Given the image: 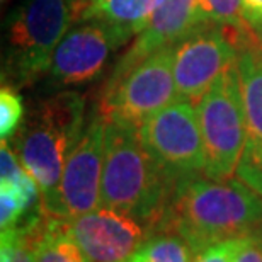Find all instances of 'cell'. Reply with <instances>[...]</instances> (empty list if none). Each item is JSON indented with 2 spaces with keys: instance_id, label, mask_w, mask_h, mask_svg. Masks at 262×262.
Returning a JSON list of instances; mask_svg holds the SVG:
<instances>
[{
  "instance_id": "obj_1",
  "label": "cell",
  "mask_w": 262,
  "mask_h": 262,
  "mask_svg": "<svg viewBox=\"0 0 262 262\" xmlns=\"http://www.w3.org/2000/svg\"><path fill=\"white\" fill-rule=\"evenodd\" d=\"M262 228V196L242 181L204 176L176 184L160 230L177 233L198 255L209 245ZM159 230V232H160Z\"/></svg>"
},
{
  "instance_id": "obj_2",
  "label": "cell",
  "mask_w": 262,
  "mask_h": 262,
  "mask_svg": "<svg viewBox=\"0 0 262 262\" xmlns=\"http://www.w3.org/2000/svg\"><path fill=\"white\" fill-rule=\"evenodd\" d=\"M176 184L141 143L138 126L106 121L101 206L140 220L157 233Z\"/></svg>"
},
{
  "instance_id": "obj_3",
  "label": "cell",
  "mask_w": 262,
  "mask_h": 262,
  "mask_svg": "<svg viewBox=\"0 0 262 262\" xmlns=\"http://www.w3.org/2000/svg\"><path fill=\"white\" fill-rule=\"evenodd\" d=\"M85 97L61 91L36 104L15 138V151L41 192V211L61 218L60 182L89 119Z\"/></svg>"
},
{
  "instance_id": "obj_4",
  "label": "cell",
  "mask_w": 262,
  "mask_h": 262,
  "mask_svg": "<svg viewBox=\"0 0 262 262\" xmlns=\"http://www.w3.org/2000/svg\"><path fill=\"white\" fill-rule=\"evenodd\" d=\"M72 20L70 0H23L5 23L4 80L20 87L48 72Z\"/></svg>"
},
{
  "instance_id": "obj_5",
  "label": "cell",
  "mask_w": 262,
  "mask_h": 262,
  "mask_svg": "<svg viewBox=\"0 0 262 262\" xmlns=\"http://www.w3.org/2000/svg\"><path fill=\"white\" fill-rule=\"evenodd\" d=\"M196 111L206 154L204 177L213 181L233 179L247 141L237 63L213 82L199 99Z\"/></svg>"
},
{
  "instance_id": "obj_6",
  "label": "cell",
  "mask_w": 262,
  "mask_h": 262,
  "mask_svg": "<svg viewBox=\"0 0 262 262\" xmlns=\"http://www.w3.org/2000/svg\"><path fill=\"white\" fill-rule=\"evenodd\" d=\"M177 99L174 78V45L131 68L116 80H107L97 111L106 121L140 126L146 118Z\"/></svg>"
},
{
  "instance_id": "obj_7",
  "label": "cell",
  "mask_w": 262,
  "mask_h": 262,
  "mask_svg": "<svg viewBox=\"0 0 262 262\" xmlns=\"http://www.w3.org/2000/svg\"><path fill=\"white\" fill-rule=\"evenodd\" d=\"M141 143L167 176L177 184L204 176L206 154L194 104L174 99L138 126Z\"/></svg>"
},
{
  "instance_id": "obj_8",
  "label": "cell",
  "mask_w": 262,
  "mask_h": 262,
  "mask_svg": "<svg viewBox=\"0 0 262 262\" xmlns=\"http://www.w3.org/2000/svg\"><path fill=\"white\" fill-rule=\"evenodd\" d=\"M250 29V28H247ZM247 29L201 23L174 45V78L177 97L198 106L213 82L237 63V39Z\"/></svg>"
},
{
  "instance_id": "obj_9",
  "label": "cell",
  "mask_w": 262,
  "mask_h": 262,
  "mask_svg": "<svg viewBox=\"0 0 262 262\" xmlns=\"http://www.w3.org/2000/svg\"><path fill=\"white\" fill-rule=\"evenodd\" d=\"M133 36L104 20H78L61 39L48 68L53 89L78 87L101 75L111 55Z\"/></svg>"
},
{
  "instance_id": "obj_10",
  "label": "cell",
  "mask_w": 262,
  "mask_h": 262,
  "mask_svg": "<svg viewBox=\"0 0 262 262\" xmlns=\"http://www.w3.org/2000/svg\"><path fill=\"white\" fill-rule=\"evenodd\" d=\"M65 227L89 262H128L155 233L140 220L102 206L65 220Z\"/></svg>"
},
{
  "instance_id": "obj_11",
  "label": "cell",
  "mask_w": 262,
  "mask_h": 262,
  "mask_svg": "<svg viewBox=\"0 0 262 262\" xmlns=\"http://www.w3.org/2000/svg\"><path fill=\"white\" fill-rule=\"evenodd\" d=\"M106 119L96 111L70 151L60 182L61 218L70 220L101 206Z\"/></svg>"
},
{
  "instance_id": "obj_12",
  "label": "cell",
  "mask_w": 262,
  "mask_h": 262,
  "mask_svg": "<svg viewBox=\"0 0 262 262\" xmlns=\"http://www.w3.org/2000/svg\"><path fill=\"white\" fill-rule=\"evenodd\" d=\"M198 24H201V20L196 0H165L148 24L138 33L129 50L116 61L107 80H116L141 63L146 56L176 45Z\"/></svg>"
},
{
  "instance_id": "obj_13",
  "label": "cell",
  "mask_w": 262,
  "mask_h": 262,
  "mask_svg": "<svg viewBox=\"0 0 262 262\" xmlns=\"http://www.w3.org/2000/svg\"><path fill=\"white\" fill-rule=\"evenodd\" d=\"M237 65L247 126L244 150L262 154V48L252 29L238 39Z\"/></svg>"
},
{
  "instance_id": "obj_14",
  "label": "cell",
  "mask_w": 262,
  "mask_h": 262,
  "mask_svg": "<svg viewBox=\"0 0 262 262\" xmlns=\"http://www.w3.org/2000/svg\"><path fill=\"white\" fill-rule=\"evenodd\" d=\"M164 2L165 0H96L78 15L77 20H104L135 36L148 24Z\"/></svg>"
},
{
  "instance_id": "obj_15",
  "label": "cell",
  "mask_w": 262,
  "mask_h": 262,
  "mask_svg": "<svg viewBox=\"0 0 262 262\" xmlns=\"http://www.w3.org/2000/svg\"><path fill=\"white\" fill-rule=\"evenodd\" d=\"M34 262H89L68 235L65 220L41 211L34 218Z\"/></svg>"
},
{
  "instance_id": "obj_16",
  "label": "cell",
  "mask_w": 262,
  "mask_h": 262,
  "mask_svg": "<svg viewBox=\"0 0 262 262\" xmlns=\"http://www.w3.org/2000/svg\"><path fill=\"white\" fill-rule=\"evenodd\" d=\"M196 254L184 238L169 230L150 235L128 262H194Z\"/></svg>"
},
{
  "instance_id": "obj_17",
  "label": "cell",
  "mask_w": 262,
  "mask_h": 262,
  "mask_svg": "<svg viewBox=\"0 0 262 262\" xmlns=\"http://www.w3.org/2000/svg\"><path fill=\"white\" fill-rule=\"evenodd\" d=\"M34 218L2 230L0 262H34Z\"/></svg>"
},
{
  "instance_id": "obj_18",
  "label": "cell",
  "mask_w": 262,
  "mask_h": 262,
  "mask_svg": "<svg viewBox=\"0 0 262 262\" xmlns=\"http://www.w3.org/2000/svg\"><path fill=\"white\" fill-rule=\"evenodd\" d=\"M201 23H213L233 29H247L242 0H196Z\"/></svg>"
},
{
  "instance_id": "obj_19",
  "label": "cell",
  "mask_w": 262,
  "mask_h": 262,
  "mask_svg": "<svg viewBox=\"0 0 262 262\" xmlns=\"http://www.w3.org/2000/svg\"><path fill=\"white\" fill-rule=\"evenodd\" d=\"M24 104L17 89L10 83H4L0 91V136L2 141H9L23 126Z\"/></svg>"
},
{
  "instance_id": "obj_20",
  "label": "cell",
  "mask_w": 262,
  "mask_h": 262,
  "mask_svg": "<svg viewBox=\"0 0 262 262\" xmlns=\"http://www.w3.org/2000/svg\"><path fill=\"white\" fill-rule=\"evenodd\" d=\"M28 203L14 187L0 184V228L7 230L17 227L20 218L29 211Z\"/></svg>"
},
{
  "instance_id": "obj_21",
  "label": "cell",
  "mask_w": 262,
  "mask_h": 262,
  "mask_svg": "<svg viewBox=\"0 0 262 262\" xmlns=\"http://www.w3.org/2000/svg\"><path fill=\"white\" fill-rule=\"evenodd\" d=\"M247 237H237V238H228L223 242H218L214 245H209L208 249L201 250L194 262H235L238 257L240 250L244 249Z\"/></svg>"
},
{
  "instance_id": "obj_22",
  "label": "cell",
  "mask_w": 262,
  "mask_h": 262,
  "mask_svg": "<svg viewBox=\"0 0 262 262\" xmlns=\"http://www.w3.org/2000/svg\"><path fill=\"white\" fill-rule=\"evenodd\" d=\"M235 262H262V228L249 235Z\"/></svg>"
},
{
  "instance_id": "obj_23",
  "label": "cell",
  "mask_w": 262,
  "mask_h": 262,
  "mask_svg": "<svg viewBox=\"0 0 262 262\" xmlns=\"http://www.w3.org/2000/svg\"><path fill=\"white\" fill-rule=\"evenodd\" d=\"M244 19L254 31L262 29V0H242Z\"/></svg>"
},
{
  "instance_id": "obj_24",
  "label": "cell",
  "mask_w": 262,
  "mask_h": 262,
  "mask_svg": "<svg viewBox=\"0 0 262 262\" xmlns=\"http://www.w3.org/2000/svg\"><path fill=\"white\" fill-rule=\"evenodd\" d=\"M92 2H96V0H77V4L73 5V9H72V12H73V19H78V15H80L83 10H85L89 5H91Z\"/></svg>"
},
{
  "instance_id": "obj_25",
  "label": "cell",
  "mask_w": 262,
  "mask_h": 262,
  "mask_svg": "<svg viewBox=\"0 0 262 262\" xmlns=\"http://www.w3.org/2000/svg\"><path fill=\"white\" fill-rule=\"evenodd\" d=\"M255 36H257V41H259V45H260V48H262V29L255 31Z\"/></svg>"
},
{
  "instance_id": "obj_26",
  "label": "cell",
  "mask_w": 262,
  "mask_h": 262,
  "mask_svg": "<svg viewBox=\"0 0 262 262\" xmlns=\"http://www.w3.org/2000/svg\"><path fill=\"white\" fill-rule=\"evenodd\" d=\"M77 4V0H70V5H72V9H73V5Z\"/></svg>"
},
{
  "instance_id": "obj_27",
  "label": "cell",
  "mask_w": 262,
  "mask_h": 262,
  "mask_svg": "<svg viewBox=\"0 0 262 262\" xmlns=\"http://www.w3.org/2000/svg\"><path fill=\"white\" fill-rule=\"evenodd\" d=\"M5 2H9V0H2V4H5Z\"/></svg>"
}]
</instances>
